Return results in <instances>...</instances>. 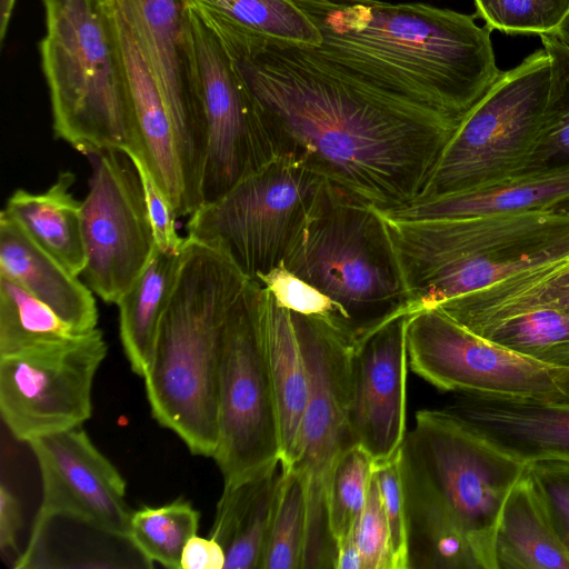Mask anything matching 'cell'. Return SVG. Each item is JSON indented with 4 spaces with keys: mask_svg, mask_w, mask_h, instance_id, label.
Here are the masks:
<instances>
[{
    "mask_svg": "<svg viewBox=\"0 0 569 569\" xmlns=\"http://www.w3.org/2000/svg\"><path fill=\"white\" fill-rule=\"evenodd\" d=\"M556 208H559V209H567V210H569V201H568V202H565V203H562V204H560V206H558V207H556Z\"/></svg>",
    "mask_w": 569,
    "mask_h": 569,
    "instance_id": "cell-48",
    "label": "cell"
},
{
    "mask_svg": "<svg viewBox=\"0 0 569 569\" xmlns=\"http://www.w3.org/2000/svg\"><path fill=\"white\" fill-rule=\"evenodd\" d=\"M475 17L491 31L552 34L569 13V0H473Z\"/></svg>",
    "mask_w": 569,
    "mask_h": 569,
    "instance_id": "cell-37",
    "label": "cell"
},
{
    "mask_svg": "<svg viewBox=\"0 0 569 569\" xmlns=\"http://www.w3.org/2000/svg\"><path fill=\"white\" fill-rule=\"evenodd\" d=\"M190 13L208 128L203 206L284 150L220 38L191 7Z\"/></svg>",
    "mask_w": 569,
    "mask_h": 569,
    "instance_id": "cell-14",
    "label": "cell"
},
{
    "mask_svg": "<svg viewBox=\"0 0 569 569\" xmlns=\"http://www.w3.org/2000/svg\"><path fill=\"white\" fill-rule=\"evenodd\" d=\"M381 219L405 295L397 318L569 256L567 209L429 220Z\"/></svg>",
    "mask_w": 569,
    "mask_h": 569,
    "instance_id": "cell-4",
    "label": "cell"
},
{
    "mask_svg": "<svg viewBox=\"0 0 569 569\" xmlns=\"http://www.w3.org/2000/svg\"><path fill=\"white\" fill-rule=\"evenodd\" d=\"M253 299L276 400L280 462L286 470L298 458L310 393L309 371L293 312L278 306L257 280H253Z\"/></svg>",
    "mask_w": 569,
    "mask_h": 569,
    "instance_id": "cell-20",
    "label": "cell"
},
{
    "mask_svg": "<svg viewBox=\"0 0 569 569\" xmlns=\"http://www.w3.org/2000/svg\"><path fill=\"white\" fill-rule=\"evenodd\" d=\"M569 201V170L516 176L473 191L417 200L389 210H377L392 220H429L556 208Z\"/></svg>",
    "mask_w": 569,
    "mask_h": 569,
    "instance_id": "cell-23",
    "label": "cell"
},
{
    "mask_svg": "<svg viewBox=\"0 0 569 569\" xmlns=\"http://www.w3.org/2000/svg\"><path fill=\"white\" fill-rule=\"evenodd\" d=\"M552 36L569 49V13L562 20Z\"/></svg>",
    "mask_w": 569,
    "mask_h": 569,
    "instance_id": "cell-47",
    "label": "cell"
},
{
    "mask_svg": "<svg viewBox=\"0 0 569 569\" xmlns=\"http://www.w3.org/2000/svg\"><path fill=\"white\" fill-rule=\"evenodd\" d=\"M468 330L526 357L569 367V315L533 309L482 322Z\"/></svg>",
    "mask_w": 569,
    "mask_h": 569,
    "instance_id": "cell-32",
    "label": "cell"
},
{
    "mask_svg": "<svg viewBox=\"0 0 569 569\" xmlns=\"http://www.w3.org/2000/svg\"><path fill=\"white\" fill-rule=\"evenodd\" d=\"M398 317L358 337L351 365L349 422L353 443L380 463L406 439L407 322Z\"/></svg>",
    "mask_w": 569,
    "mask_h": 569,
    "instance_id": "cell-18",
    "label": "cell"
},
{
    "mask_svg": "<svg viewBox=\"0 0 569 569\" xmlns=\"http://www.w3.org/2000/svg\"><path fill=\"white\" fill-rule=\"evenodd\" d=\"M22 527L21 505L17 496L4 483L0 486V549L12 553Z\"/></svg>",
    "mask_w": 569,
    "mask_h": 569,
    "instance_id": "cell-44",
    "label": "cell"
},
{
    "mask_svg": "<svg viewBox=\"0 0 569 569\" xmlns=\"http://www.w3.org/2000/svg\"><path fill=\"white\" fill-rule=\"evenodd\" d=\"M319 29L301 47L349 79L462 121L496 82L490 32L422 2L293 0Z\"/></svg>",
    "mask_w": 569,
    "mask_h": 569,
    "instance_id": "cell-2",
    "label": "cell"
},
{
    "mask_svg": "<svg viewBox=\"0 0 569 569\" xmlns=\"http://www.w3.org/2000/svg\"><path fill=\"white\" fill-rule=\"evenodd\" d=\"M550 78L543 48L501 72L456 129L417 200L465 193L513 177L539 132Z\"/></svg>",
    "mask_w": 569,
    "mask_h": 569,
    "instance_id": "cell-8",
    "label": "cell"
},
{
    "mask_svg": "<svg viewBox=\"0 0 569 569\" xmlns=\"http://www.w3.org/2000/svg\"><path fill=\"white\" fill-rule=\"evenodd\" d=\"M108 351L100 329L0 357V412L20 441L69 430L92 415V386Z\"/></svg>",
    "mask_w": 569,
    "mask_h": 569,
    "instance_id": "cell-13",
    "label": "cell"
},
{
    "mask_svg": "<svg viewBox=\"0 0 569 569\" xmlns=\"http://www.w3.org/2000/svg\"><path fill=\"white\" fill-rule=\"evenodd\" d=\"M402 476L408 569H479L465 535L447 510L403 467Z\"/></svg>",
    "mask_w": 569,
    "mask_h": 569,
    "instance_id": "cell-29",
    "label": "cell"
},
{
    "mask_svg": "<svg viewBox=\"0 0 569 569\" xmlns=\"http://www.w3.org/2000/svg\"><path fill=\"white\" fill-rule=\"evenodd\" d=\"M28 445L42 481V500L31 536L56 518H70L128 540L132 510L126 501V481L81 427L42 436Z\"/></svg>",
    "mask_w": 569,
    "mask_h": 569,
    "instance_id": "cell-17",
    "label": "cell"
},
{
    "mask_svg": "<svg viewBox=\"0 0 569 569\" xmlns=\"http://www.w3.org/2000/svg\"><path fill=\"white\" fill-rule=\"evenodd\" d=\"M293 315L310 381L298 458L289 468L302 477L307 491L301 569L335 568L337 546L328 526L327 488L337 459L355 445L349 410L352 355L359 335L351 325Z\"/></svg>",
    "mask_w": 569,
    "mask_h": 569,
    "instance_id": "cell-9",
    "label": "cell"
},
{
    "mask_svg": "<svg viewBox=\"0 0 569 569\" xmlns=\"http://www.w3.org/2000/svg\"><path fill=\"white\" fill-rule=\"evenodd\" d=\"M202 19L269 42L318 47L319 29L293 0H187Z\"/></svg>",
    "mask_w": 569,
    "mask_h": 569,
    "instance_id": "cell-30",
    "label": "cell"
},
{
    "mask_svg": "<svg viewBox=\"0 0 569 569\" xmlns=\"http://www.w3.org/2000/svg\"><path fill=\"white\" fill-rule=\"evenodd\" d=\"M373 471L371 457L358 445L337 459L327 488V519L338 547L351 537L363 510Z\"/></svg>",
    "mask_w": 569,
    "mask_h": 569,
    "instance_id": "cell-36",
    "label": "cell"
},
{
    "mask_svg": "<svg viewBox=\"0 0 569 569\" xmlns=\"http://www.w3.org/2000/svg\"><path fill=\"white\" fill-rule=\"evenodd\" d=\"M540 39L551 66L549 96L533 146L513 177L569 170V49L552 34Z\"/></svg>",
    "mask_w": 569,
    "mask_h": 569,
    "instance_id": "cell-31",
    "label": "cell"
},
{
    "mask_svg": "<svg viewBox=\"0 0 569 569\" xmlns=\"http://www.w3.org/2000/svg\"><path fill=\"white\" fill-rule=\"evenodd\" d=\"M249 279L224 253L184 238L144 388L154 420L196 456L218 443V370L228 317Z\"/></svg>",
    "mask_w": 569,
    "mask_h": 569,
    "instance_id": "cell-3",
    "label": "cell"
},
{
    "mask_svg": "<svg viewBox=\"0 0 569 569\" xmlns=\"http://www.w3.org/2000/svg\"><path fill=\"white\" fill-rule=\"evenodd\" d=\"M283 263L338 302L359 336L396 319L405 300L381 217L373 206L328 180Z\"/></svg>",
    "mask_w": 569,
    "mask_h": 569,
    "instance_id": "cell-6",
    "label": "cell"
},
{
    "mask_svg": "<svg viewBox=\"0 0 569 569\" xmlns=\"http://www.w3.org/2000/svg\"><path fill=\"white\" fill-rule=\"evenodd\" d=\"M352 537L361 556L363 569H395L389 526L373 471L366 503Z\"/></svg>",
    "mask_w": 569,
    "mask_h": 569,
    "instance_id": "cell-39",
    "label": "cell"
},
{
    "mask_svg": "<svg viewBox=\"0 0 569 569\" xmlns=\"http://www.w3.org/2000/svg\"><path fill=\"white\" fill-rule=\"evenodd\" d=\"M445 409L476 435L526 465L569 461V401L460 393Z\"/></svg>",
    "mask_w": 569,
    "mask_h": 569,
    "instance_id": "cell-19",
    "label": "cell"
},
{
    "mask_svg": "<svg viewBox=\"0 0 569 569\" xmlns=\"http://www.w3.org/2000/svg\"><path fill=\"white\" fill-rule=\"evenodd\" d=\"M92 176L82 200L86 284L116 303L148 264L156 249L143 186L131 158L108 149L89 156Z\"/></svg>",
    "mask_w": 569,
    "mask_h": 569,
    "instance_id": "cell-16",
    "label": "cell"
},
{
    "mask_svg": "<svg viewBox=\"0 0 569 569\" xmlns=\"http://www.w3.org/2000/svg\"><path fill=\"white\" fill-rule=\"evenodd\" d=\"M128 156L134 163L143 186L156 246L162 251L179 252L184 238H181L177 232V214L171 202L156 182L146 162L137 154Z\"/></svg>",
    "mask_w": 569,
    "mask_h": 569,
    "instance_id": "cell-42",
    "label": "cell"
},
{
    "mask_svg": "<svg viewBox=\"0 0 569 569\" xmlns=\"http://www.w3.org/2000/svg\"><path fill=\"white\" fill-rule=\"evenodd\" d=\"M401 459L460 528L479 569H496L498 521L527 465L476 435L445 408L416 413Z\"/></svg>",
    "mask_w": 569,
    "mask_h": 569,
    "instance_id": "cell-7",
    "label": "cell"
},
{
    "mask_svg": "<svg viewBox=\"0 0 569 569\" xmlns=\"http://www.w3.org/2000/svg\"><path fill=\"white\" fill-rule=\"evenodd\" d=\"M223 483H238L280 463L276 400L253 299V280L232 308L218 370V443L212 456Z\"/></svg>",
    "mask_w": 569,
    "mask_h": 569,
    "instance_id": "cell-11",
    "label": "cell"
},
{
    "mask_svg": "<svg viewBox=\"0 0 569 569\" xmlns=\"http://www.w3.org/2000/svg\"><path fill=\"white\" fill-rule=\"evenodd\" d=\"M132 28L173 126L187 213L201 207L208 146L190 6L187 0H113Z\"/></svg>",
    "mask_w": 569,
    "mask_h": 569,
    "instance_id": "cell-15",
    "label": "cell"
},
{
    "mask_svg": "<svg viewBox=\"0 0 569 569\" xmlns=\"http://www.w3.org/2000/svg\"><path fill=\"white\" fill-rule=\"evenodd\" d=\"M406 338L410 369L439 390L569 401V367L491 342L438 308L409 316Z\"/></svg>",
    "mask_w": 569,
    "mask_h": 569,
    "instance_id": "cell-12",
    "label": "cell"
},
{
    "mask_svg": "<svg viewBox=\"0 0 569 569\" xmlns=\"http://www.w3.org/2000/svg\"><path fill=\"white\" fill-rule=\"evenodd\" d=\"M335 569H363L352 535L337 547Z\"/></svg>",
    "mask_w": 569,
    "mask_h": 569,
    "instance_id": "cell-45",
    "label": "cell"
},
{
    "mask_svg": "<svg viewBox=\"0 0 569 569\" xmlns=\"http://www.w3.org/2000/svg\"><path fill=\"white\" fill-rule=\"evenodd\" d=\"M206 23L284 151L378 210L421 196L461 121L358 83L301 47Z\"/></svg>",
    "mask_w": 569,
    "mask_h": 569,
    "instance_id": "cell-1",
    "label": "cell"
},
{
    "mask_svg": "<svg viewBox=\"0 0 569 569\" xmlns=\"http://www.w3.org/2000/svg\"><path fill=\"white\" fill-rule=\"evenodd\" d=\"M199 520V511L183 499L143 506L131 512L128 540L149 565L181 569L183 548L197 535Z\"/></svg>",
    "mask_w": 569,
    "mask_h": 569,
    "instance_id": "cell-34",
    "label": "cell"
},
{
    "mask_svg": "<svg viewBox=\"0 0 569 569\" xmlns=\"http://www.w3.org/2000/svg\"><path fill=\"white\" fill-rule=\"evenodd\" d=\"M256 280L271 293L276 303L284 309L356 328L338 302L290 271L283 260L268 272L259 274Z\"/></svg>",
    "mask_w": 569,
    "mask_h": 569,
    "instance_id": "cell-38",
    "label": "cell"
},
{
    "mask_svg": "<svg viewBox=\"0 0 569 569\" xmlns=\"http://www.w3.org/2000/svg\"><path fill=\"white\" fill-rule=\"evenodd\" d=\"M0 273L48 306L77 332L97 328L93 292L36 242L3 209L0 213Z\"/></svg>",
    "mask_w": 569,
    "mask_h": 569,
    "instance_id": "cell-21",
    "label": "cell"
},
{
    "mask_svg": "<svg viewBox=\"0 0 569 569\" xmlns=\"http://www.w3.org/2000/svg\"><path fill=\"white\" fill-rule=\"evenodd\" d=\"M327 180L284 151L189 216L188 238L229 257L251 280L283 260Z\"/></svg>",
    "mask_w": 569,
    "mask_h": 569,
    "instance_id": "cell-10",
    "label": "cell"
},
{
    "mask_svg": "<svg viewBox=\"0 0 569 569\" xmlns=\"http://www.w3.org/2000/svg\"><path fill=\"white\" fill-rule=\"evenodd\" d=\"M42 1L40 56L56 138L88 157L139 154L113 0Z\"/></svg>",
    "mask_w": 569,
    "mask_h": 569,
    "instance_id": "cell-5",
    "label": "cell"
},
{
    "mask_svg": "<svg viewBox=\"0 0 569 569\" xmlns=\"http://www.w3.org/2000/svg\"><path fill=\"white\" fill-rule=\"evenodd\" d=\"M435 308L467 329L533 309L569 315V256L451 298Z\"/></svg>",
    "mask_w": 569,
    "mask_h": 569,
    "instance_id": "cell-24",
    "label": "cell"
},
{
    "mask_svg": "<svg viewBox=\"0 0 569 569\" xmlns=\"http://www.w3.org/2000/svg\"><path fill=\"white\" fill-rule=\"evenodd\" d=\"M181 250L156 247L148 264L119 299L120 340L131 370L143 377L149 366L158 327L176 281Z\"/></svg>",
    "mask_w": 569,
    "mask_h": 569,
    "instance_id": "cell-28",
    "label": "cell"
},
{
    "mask_svg": "<svg viewBox=\"0 0 569 569\" xmlns=\"http://www.w3.org/2000/svg\"><path fill=\"white\" fill-rule=\"evenodd\" d=\"M116 14L139 140L137 156L146 162L177 218L186 217L184 189L170 114L132 28L117 8Z\"/></svg>",
    "mask_w": 569,
    "mask_h": 569,
    "instance_id": "cell-22",
    "label": "cell"
},
{
    "mask_svg": "<svg viewBox=\"0 0 569 569\" xmlns=\"http://www.w3.org/2000/svg\"><path fill=\"white\" fill-rule=\"evenodd\" d=\"M495 562L496 569H569V551L527 469L503 503L496 529Z\"/></svg>",
    "mask_w": 569,
    "mask_h": 569,
    "instance_id": "cell-26",
    "label": "cell"
},
{
    "mask_svg": "<svg viewBox=\"0 0 569 569\" xmlns=\"http://www.w3.org/2000/svg\"><path fill=\"white\" fill-rule=\"evenodd\" d=\"M373 473L389 526L395 569H408V518L401 450L388 461L373 463Z\"/></svg>",
    "mask_w": 569,
    "mask_h": 569,
    "instance_id": "cell-40",
    "label": "cell"
},
{
    "mask_svg": "<svg viewBox=\"0 0 569 569\" xmlns=\"http://www.w3.org/2000/svg\"><path fill=\"white\" fill-rule=\"evenodd\" d=\"M224 563L226 552L211 537H191L181 556V569H224Z\"/></svg>",
    "mask_w": 569,
    "mask_h": 569,
    "instance_id": "cell-43",
    "label": "cell"
},
{
    "mask_svg": "<svg viewBox=\"0 0 569 569\" xmlns=\"http://www.w3.org/2000/svg\"><path fill=\"white\" fill-rule=\"evenodd\" d=\"M76 176L62 171L43 192L17 189L3 210L70 272L81 276L87 258L82 237L81 207L71 188Z\"/></svg>",
    "mask_w": 569,
    "mask_h": 569,
    "instance_id": "cell-27",
    "label": "cell"
},
{
    "mask_svg": "<svg viewBox=\"0 0 569 569\" xmlns=\"http://www.w3.org/2000/svg\"><path fill=\"white\" fill-rule=\"evenodd\" d=\"M16 0H0V40L3 41Z\"/></svg>",
    "mask_w": 569,
    "mask_h": 569,
    "instance_id": "cell-46",
    "label": "cell"
},
{
    "mask_svg": "<svg viewBox=\"0 0 569 569\" xmlns=\"http://www.w3.org/2000/svg\"><path fill=\"white\" fill-rule=\"evenodd\" d=\"M526 469L569 551V461H537L528 463Z\"/></svg>",
    "mask_w": 569,
    "mask_h": 569,
    "instance_id": "cell-41",
    "label": "cell"
},
{
    "mask_svg": "<svg viewBox=\"0 0 569 569\" xmlns=\"http://www.w3.org/2000/svg\"><path fill=\"white\" fill-rule=\"evenodd\" d=\"M261 569H301L308 519L306 485L295 469H282Z\"/></svg>",
    "mask_w": 569,
    "mask_h": 569,
    "instance_id": "cell-35",
    "label": "cell"
},
{
    "mask_svg": "<svg viewBox=\"0 0 569 569\" xmlns=\"http://www.w3.org/2000/svg\"><path fill=\"white\" fill-rule=\"evenodd\" d=\"M77 333L81 332L74 331L22 286L0 274V357L58 342Z\"/></svg>",
    "mask_w": 569,
    "mask_h": 569,
    "instance_id": "cell-33",
    "label": "cell"
},
{
    "mask_svg": "<svg viewBox=\"0 0 569 569\" xmlns=\"http://www.w3.org/2000/svg\"><path fill=\"white\" fill-rule=\"evenodd\" d=\"M282 473L280 462L248 480L223 483L209 537L226 552L224 569H261Z\"/></svg>",
    "mask_w": 569,
    "mask_h": 569,
    "instance_id": "cell-25",
    "label": "cell"
}]
</instances>
